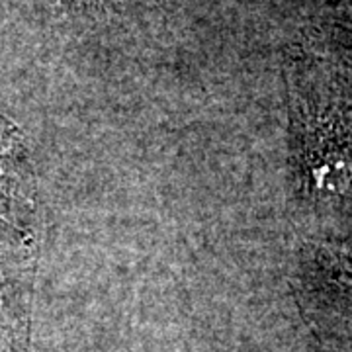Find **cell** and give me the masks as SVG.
Here are the masks:
<instances>
[{
    "instance_id": "cell-1",
    "label": "cell",
    "mask_w": 352,
    "mask_h": 352,
    "mask_svg": "<svg viewBox=\"0 0 352 352\" xmlns=\"http://www.w3.org/2000/svg\"><path fill=\"white\" fill-rule=\"evenodd\" d=\"M25 270L20 256L0 247V352H30Z\"/></svg>"
},
{
    "instance_id": "cell-2",
    "label": "cell",
    "mask_w": 352,
    "mask_h": 352,
    "mask_svg": "<svg viewBox=\"0 0 352 352\" xmlns=\"http://www.w3.org/2000/svg\"><path fill=\"white\" fill-rule=\"evenodd\" d=\"M315 264L337 288L352 292V237L321 243L315 249Z\"/></svg>"
}]
</instances>
